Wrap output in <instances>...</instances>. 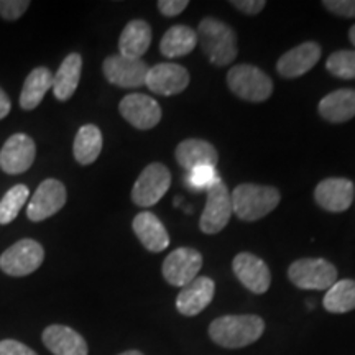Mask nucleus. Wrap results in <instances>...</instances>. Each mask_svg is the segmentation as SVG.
Returning <instances> with one entry per match:
<instances>
[{
	"instance_id": "36",
	"label": "nucleus",
	"mask_w": 355,
	"mask_h": 355,
	"mask_svg": "<svg viewBox=\"0 0 355 355\" xmlns=\"http://www.w3.org/2000/svg\"><path fill=\"white\" fill-rule=\"evenodd\" d=\"M232 6L239 10L247 13V15H257L263 10V7L266 6L265 0H232Z\"/></svg>"
},
{
	"instance_id": "7",
	"label": "nucleus",
	"mask_w": 355,
	"mask_h": 355,
	"mask_svg": "<svg viewBox=\"0 0 355 355\" xmlns=\"http://www.w3.org/2000/svg\"><path fill=\"white\" fill-rule=\"evenodd\" d=\"M171 186V173L162 163H152L140 173L132 188V201L140 207H152Z\"/></svg>"
},
{
	"instance_id": "19",
	"label": "nucleus",
	"mask_w": 355,
	"mask_h": 355,
	"mask_svg": "<svg viewBox=\"0 0 355 355\" xmlns=\"http://www.w3.org/2000/svg\"><path fill=\"white\" fill-rule=\"evenodd\" d=\"M44 347L55 355H87V343L84 337L63 324H51L43 331Z\"/></svg>"
},
{
	"instance_id": "8",
	"label": "nucleus",
	"mask_w": 355,
	"mask_h": 355,
	"mask_svg": "<svg viewBox=\"0 0 355 355\" xmlns=\"http://www.w3.org/2000/svg\"><path fill=\"white\" fill-rule=\"evenodd\" d=\"M207 193L206 207H204L201 219H199V229L204 234L214 235L219 234L225 225L229 224L232 212V201H230V191L224 181H217L211 186Z\"/></svg>"
},
{
	"instance_id": "4",
	"label": "nucleus",
	"mask_w": 355,
	"mask_h": 355,
	"mask_svg": "<svg viewBox=\"0 0 355 355\" xmlns=\"http://www.w3.org/2000/svg\"><path fill=\"white\" fill-rule=\"evenodd\" d=\"M227 86L235 96L248 102H263L273 92V81L268 74L252 64H237L230 68Z\"/></svg>"
},
{
	"instance_id": "32",
	"label": "nucleus",
	"mask_w": 355,
	"mask_h": 355,
	"mask_svg": "<svg viewBox=\"0 0 355 355\" xmlns=\"http://www.w3.org/2000/svg\"><path fill=\"white\" fill-rule=\"evenodd\" d=\"M28 7V0H0V15L6 20H19Z\"/></svg>"
},
{
	"instance_id": "22",
	"label": "nucleus",
	"mask_w": 355,
	"mask_h": 355,
	"mask_svg": "<svg viewBox=\"0 0 355 355\" xmlns=\"http://www.w3.org/2000/svg\"><path fill=\"white\" fill-rule=\"evenodd\" d=\"M318 112L331 123L349 122L355 117V89H337L324 96L318 105Z\"/></svg>"
},
{
	"instance_id": "34",
	"label": "nucleus",
	"mask_w": 355,
	"mask_h": 355,
	"mask_svg": "<svg viewBox=\"0 0 355 355\" xmlns=\"http://www.w3.org/2000/svg\"><path fill=\"white\" fill-rule=\"evenodd\" d=\"M0 355H38L28 345L19 343L13 339L0 340Z\"/></svg>"
},
{
	"instance_id": "16",
	"label": "nucleus",
	"mask_w": 355,
	"mask_h": 355,
	"mask_svg": "<svg viewBox=\"0 0 355 355\" xmlns=\"http://www.w3.org/2000/svg\"><path fill=\"white\" fill-rule=\"evenodd\" d=\"M355 186L347 178H326L314 189V199L322 209L344 212L352 206Z\"/></svg>"
},
{
	"instance_id": "15",
	"label": "nucleus",
	"mask_w": 355,
	"mask_h": 355,
	"mask_svg": "<svg viewBox=\"0 0 355 355\" xmlns=\"http://www.w3.org/2000/svg\"><path fill=\"white\" fill-rule=\"evenodd\" d=\"M232 270L239 282L248 291L255 293V295H263L268 291L270 283H272V273L260 257L242 252V254L234 257Z\"/></svg>"
},
{
	"instance_id": "29",
	"label": "nucleus",
	"mask_w": 355,
	"mask_h": 355,
	"mask_svg": "<svg viewBox=\"0 0 355 355\" xmlns=\"http://www.w3.org/2000/svg\"><path fill=\"white\" fill-rule=\"evenodd\" d=\"M30 196L28 186L15 184L0 199V224L7 225L17 219L19 212Z\"/></svg>"
},
{
	"instance_id": "20",
	"label": "nucleus",
	"mask_w": 355,
	"mask_h": 355,
	"mask_svg": "<svg viewBox=\"0 0 355 355\" xmlns=\"http://www.w3.org/2000/svg\"><path fill=\"white\" fill-rule=\"evenodd\" d=\"M132 227L141 245L148 252L159 254L170 245V235H168L163 222L153 212L144 211L137 214L132 222Z\"/></svg>"
},
{
	"instance_id": "1",
	"label": "nucleus",
	"mask_w": 355,
	"mask_h": 355,
	"mask_svg": "<svg viewBox=\"0 0 355 355\" xmlns=\"http://www.w3.org/2000/svg\"><path fill=\"white\" fill-rule=\"evenodd\" d=\"M265 331V321L255 314H229L209 326L212 343L224 349H242L257 343Z\"/></svg>"
},
{
	"instance_id": "38",
	"label": "nucleus",
	"mask_w": 355,
	"mask_h": 355,
	"mask_svg": "<svg viewBox=\"0 0 355 355\" xmlns=\"http://www.w3.org/2000/svg\"><path fill=\"white\" fill-rule=\"evenodd\" d=\"M349 40L352 42V44L355 46V25H352V28L349 30Z\"/></svg>"
},
{
	"instance_id": "28",
	"label": "nucleus",
	"mask_w": 355,
	"mask_h": 355,
	"mask_svg": "<svg viewBox=\"0 0 355 355\" xmlns=\"http://www.w3.org/2000/svg\"><path fill=\"white\" fill-rule=\"evenodd\" d=\"M322 306L327 313L344 314L355 309V279H340L336 282L322 300Z\"/></svg>"
},
{
	"instance_id": "37",
	"label": "nucleus",
	"mask_w": 355,
	"mask_h": 355,
	"mask_svg": "<svg viewBox=\"0 0 355 355\" xmlns=\"http://www.w3.org/2000/svg\"><path fill=\"white\" fill-rule=\"evenodd\" d=\"M10 109H12L10 99H8V96L6 94V91H3V89L0 87V121L7 117L8 112H10Z\"/></svg>"
},
{
	"instance_id": "6",
	"label": "nucleus",
	"mask_w": 355,
	"mask_h": 355,
	"mask_svg": "<svg viewBox=\"0 0 355 355\" xmlns=\"http://www.w3.org/2000/svg\"><path fill=\"white\" fill-rule=\"evenodd\" d=\"M44 250L37 241L24 239L0 255V270L10 277H26L42 266Z\"/></svg>"
},
{
	"instance_id": "23",
	"label": "nucleus",
	"mask_w": 355,
	"mask_h": 355,
	"mask_svg": "<svg viewBox=\"0 0 355 355\" xmlns=\"http://www.w3.org/2000/svg\"><path fill=\"white\" fill-rule=\"evenodd\" d=\"M152 44V28L145 20H132L119 38V55L140 60Z\"/></svg>"
},
{
	"instance_id": "31",
	"label": "nucleus",
	"mask_w": 355,
	"mask_h": 355,
	"mask_svg": "<svg viewBox=\"0 0 355 355\" xmlns=\"http://www.w3.org/2000/svg\"><path fill=\"white\" fill-rule=\"evenodd\" d=\"M217 181H220V178L216 166H198L188 171V178H186V184L193 191H207Z\"/></svg>"
},
{
	"instance_id": "17",
	"label": "nucleus",
	"mask_w": 355,
	"mask_h": 355,
	"mask_svg": "<svg viewBox=\"0 0 355 355\" xmlns=\"http://www.w3.org/2000/svg\"><path fill=\"white\" fill-rule=\"evenodd\" d=\"M216 283L209 277H198L181 288L176 298V309L183 316H198L214 300Z\"/></svg>"
},
{
	"instance_id": "25",
	"label": "nucleus",
	"mask_w": 355,
	"mask_h": 355,
	"mask_svg": "<svg viewBox=\"0 0 355 355\" xmlns=\"http://www.w3.org/2000/svg\"><path fill=\"white\" fill-rule=\"evenodd\" d=\"M53 87V73L48 68H35L28 74L21 87L20 107L24 110H33L42 104L44 94Z\"/></svg>"
},
{
	"instance_id": "27",
	"label": "nucleus",
	"mask_w": 355,
	"mask_h": 355,
	"mask_svg": "<svg viewBox=\"0 0 355 355\" xmlns=\"http://www.w3.org/2000/svg\"><path fill=\"white\" fill-rule=\"evenodd\" d=\"M102 152V132L99 127L87 123L76 133L73 145L74 158L79 165H92Z\"/></svg>"
},
{
	"instance_id": "18",
	"label": "nucleus",
	"mask_w": 355,
	"mask_h": 355,
	"mask_svg": "<svg viewBox=\"0 0 355 355\" xmlns=\"http://www.w3.org/2000/svg\"><path fill=\"white\" fill-rule=\"evenodd\" d=\"M321 58V46L316 42H306L291 48L278 60L277 71L283 78H300L313 69Z\"/></svg>"
},
{
	"instance_id": "11",
	"label": "nucleus",
	"mask_w": 355,
	"mask_h": 355,
	"mask_svg": "<svg viewBox=\"0 0 355 355\" xmlns=\"http://www.w3.org/2000/svg\"><path fill=\"white\" fill-rule=\"evenodd\" d=\"M66 199H68V194L61 181L53 180V178L44 180L35 191L32 201L26 207V217L33 222L48 219L63 209Z\"/></svg>"
},
{
	"instance_id": "9",
	"label": "nucleus",
	"mask_w": 355,
	"mask_h": 355,
	"mask_svg": "<svg viewBox=\"0 0 355 355\" xmlns=\"http://www.w3.org/2000/svg\"><path fill=\"white\" fill-rule=\"evenodd\" d=\"M202 266V255L196 248L180 247L173 250L163 261V277L171 286H186L188 283L198 278L199 270Z\"/></svg>"
},
{
	"instance_id": "30",
	"label": "nucleus",
	"mask_w": 355,
	"mask_h": 355,
	"mask_svg": "<svg viewBox=\"0 0 355 355\" xmlns=\"http://www.w3.org/2000/svg\"><path fill=\"white\" fill-rule=\"evenodd\" d=\"M326 68L339 79H355V51L339 50L327 58Z\"/></svg>"
},
{
	"instance_id": "24",
	"label": "nucleus",
	"mask_w": 355,
	"mask_h": 355,
	"mask_svg": "<svg viewBox=\"0 0 355 355\" xmlns=\"http://www.w3.org/2000/svg\"><path fill=\"white\" fill-rule=\"evenodd\" d=\"M83 69V58L79 53H71L63 60L53 76V94L58 101H69L79 86Z\"/></svg>"
},
{
	"instance_id": "12",
	"label": "nucleus",
	"mask_w": 355,
	"mask_h": 355,
	"mask_svg": "<svg viewBox=\"0 0 355 355\" xmlns=\"http://www.w3.org/2000/svg\"><path fill=\"white\" fill-rule=\"evenodd\" d=\"M37 145L25 133H15L7 139L0 150V168L7 175H21L33 165Z\"/></svg>"
},
{
	"instance_id": "5",
	"label": "nucleus",
	"mask_w": 355,
	"mask_h": 355,
	"mask_svg": "<svg viewBox=\"0 0 355 355\" xmlns=\"http://www.w3.org/2000/svg\"><path fill=\"white\" fill-rule=\"evenodd\" d=\"M288 278L300 290L324 291L337 282V270L326 259H300L290 265Z\"/></svg>"
},
{
	"instance_id": "13",
	"label": "nucleus",
	"mask_w": 355,
	"mask_h": 355,
	"mask_svg": "<svg viewBox=\"0 0 355 355\" xmlns=\"http://www.w3.org/2000/svg\"><path fill=\"white\" fill-rule=\"evenodd\" d=\"M145 86L155 94L176 96L189 86L188 69L176 63H159L148 68Z\"/></svg>"
},
{
	"instance_id": "2",
	"label": "nucleus",
	"mask_w": 355,
	"mask_h": 355,
	"mask_svg": "<svg viewBox=\"0 0 355 355\" xmlns=\"http://www.w3.org/2000/svg\"><path fill=\"white\" fill-rule=\"evenodd\" d=\"M196 33L198 43L212 64L227 66L237 58V35L224 21L207 17L201 20Z\"/></svg>"
},
{
	"instance_id": "26",
	"label": "nucleus",
	"mask_w": 355,
	"mask_h": 355,
	"mask_svg": "<svg viewBox=\"0 0 355 355\" xmlns=\"http://www.w3.org/2000/svg\"><path fill=\"white\" fill-rule=\"evenodd\" d=\"M198 46V33L186 25H173L159 42V51L166 58L186 56Z\"/></svg>"
},
{
	"instance_id": "14",
	"label": "nucleus",
	"mask_w": 355,
	"mask_h": 355,
	"mask_svg": "<svg viewBox=\"0 0 355 355\" xmlns=\"http://www.w3.org/2000/svg\"><path fill=\"white\" fill-rule=\"evenodd\" d=\"M122 117L139 130H150L162 121V107L155 99L145 94H128L119 104Z\"/></svg>"
},
{
	"instance_id": "3",
	"label": "nucleus",
	"mask_w": 355,
	"mask_h": 355,
	"mask_svg": "<svg viewBox=\"0 0 355 355\" xmlns=\"http://www.w3.org/2000/svg\"><path fill=\"white\" fill-rule=\"evenodd\" d=\"M282 194L273 186L242 183L230 193L232 212L239 219L254 222L277 209Z\"/></svg>"
},
{
	"instance_id": "33",
	"label": "nucleus",
	"mask_w": 355,
	"mask_h": 355,
	"mask_svg": "<svg viewBox=\"0 0 355 355\" xmlns=\"http://www.w3.org/2000/svg\"><path fill=\"white\" fill-rule=\"evenodd\" d=\"M322 6L343 19H355V0H324Z\"/></svg>"
},
{
	"instance_id": "39",
	"label": "nucleus",
	"mask_w": 355,
	"mask_h": 355,
	"mask_svg": "<svg viewBox=\"0 0 355 355\" xmlns=\"http://www.w3.org/2000/svg\"><path fill=\"white\" fill-rule=\"evenodd\" d=\"M119 355H144V354H141L140 350H127V352H122Z\"/></svg>"
},
{
	"instance_id": "21",
	"label": "nucleus",
	"mask_w": 355,
	"mask_h": 355,
	"mask_svg": "<svg viewBox=\"0 0 355 355\" xmlns=\"http://www.w3.org/2000/svg\"><path fill=\"white\" fill-rule=\"evenodd\" d=\"M176 162L184 170H194L198 166H216L219 162L216 146L201 139L183 140L175 150Z\"/></svg>"
},
{
	"instance_id": "10",
	"label": "nucleus",
	"mask_w": 355,
	"mask_h": 355,
	"mask_svg": "<svg viewBox=\"0 0 355 355\" xmlns=\"http://www.w3.org/2000/svg\"><path fill=\"white\" fill-rule=\"evenodd\" d=\"M102 73L114 86L135 89L145 86L148 66L144 60H130V58L121 55H112L104 60Z\"/></svg>"
},
{
	"instance_id": "35",
	"label": "nucleus",
	"mask_w": 355,
	"mask_h": 355,
	"mask_svg": "<svg viewBox=\"0 0 355 355\" xmlns=\"http://www.w3.org/2000/svg\"><path fill=\"white\" fill-rule=\"evenodd\" d=\"M189 6L188 0H159L158 10L165 17H176Z\"/></svg>"
}]
</instances>
